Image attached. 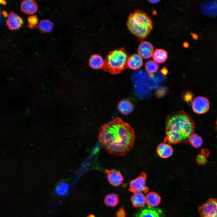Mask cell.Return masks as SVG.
<instances>
[{"label": "cell", "instance_id": "obj_7", "mask_svg": "<svg viewBox=\"0 0 217 217\" xmlns=\"http://www.w3.org/2000/svg\"><path fill=\"white\" fill-rule=\"evenodd\" d=\"M210 103L208 99L202 96L196 97L192 104L193 111L195 113L202 114L206 113L209 110Z\"/></svg>", "mask_w": 217, "mask_h": 217}, {"label": "cell", "instance_id": "obj_30", "mask_svg": "<svg viewBox=\"0 0 217 217\" xmlns=\"http://www.w3.org/2000/svg\"><path fill=\"white\" fill-rule=\"evenodd\" d=\"M0 3L2 4V5H5L6 3V1L2 0H0Z\"/></svg>", "mask_w": 217, "mask_h": 217}, {"label": "cell", "instance_id": "obj_8", "mask_svg": "<svg viewBox=\"0 0 217 217\" xmlns=\"http://www.w3.org/2000/svg\"><path fill=\"white\" fill-rule=\"evenodd\" d=\"M107 179L112 185L116 187L122 183L124 178L119 171L115 169H105Z\"/></svg>", "mask_w": 217, "mask_h": 217}, {"label": "cell", "instance_id": "obj_2", "mask_svg": "<svg viewBox=\"0 0 217 217\" xmlns=\"http://www.w3.org/2000/svg\"><path fill=\"white\" fill-rule=\"evenodd\" d=\"M194 131V122L189 114L184 111L174 112L167 117L164 142L175 144L188 142Z\"/></svg>", "mask_w": 217, "mask_h": 217}, {"label": "cell", "instance_id": "obj_12", "mask_svg": "<svg viewBox=\"0 0 217 217\" xmlns=\"http://www.w3.org/2000/svg\"><path fill=\"white\" fill-rule=\"evenodd\" d=\"M20 9L24 13L28 14H32L37 11L38 5L33 0H24L20 4Z\"/></svg>", "mask_w": 217, "mask_h": 217}, {"label": "cell", "instance_id": "obj_22", "mask_svg": "<svg viewBox=\"0 0 217 217\" xmlns=\"http://www.w3.org/2000/svg\"><path fill=\"white\" fill-rule=\"evenodd\" d=\"M69 188L68 183L65 181H62L57 185L55 188V192L58 195L63 196L68 193Z\"/></svg>", "mask_w": 217, "mask_h": 217}, {"label": "cell", "instance_id": "obj_27", "mask_svg": "<svg viewBox=\"0 0 217 217\" xmlns=\"http://www.w3.org/2000/svg\"><path fill=\"white\" fill-rule=\"evenodd\" d=\"M126 213L123 207H121L116 212L114 217H126Z\"/></svg>", "mask_w": 217, "mask_h": 217}, {"label": "cell", "instance_id": "obj_29", "mask_svg": "<svg viewBox=\"0 0 217 217\" xmlns=\"http://www.w3.org/2000/svg\"><path fill=\"white\" fill-rule=\"evenodd\" d=\"M2 13L3 14V16L5 17H8V14L7 13L6 11H3L2 12Z\"/></svg>", "mask_w": 217, "mask_h": 217}, {"label": "cell", "instance_id": "obj_9", "mask_svg": "<svg viewBox=\"0 0 217 217\" xmlns=\"http://www.w3.org/2000/svg\"><path fill=\"white\" fill-rule=\"evenodd\" d=\"M23 23L22 18L13 11L9 12L6 24L10 30H13L19 29L21 27Z\"/></svg>", "mask_w": 217, "mask_h": 217}, {"label": "cell", "instance_id": "obj_4", "mask_svg": "<svg viewBox=\"0 0 217 217\" xmlns=\"http://www.w3.org/2000/svg\"><path fill=\"white\" fill-rule=\"evenodd\" d=\"M129 56L124 47L109 52L105 59L102 68L112 74H119L127 68V63Z\"/></svg>", "mask_w": 217, "mask_h": 217}, {"label": "cell", "instance_id": "obj_14", "mask_svg": "<svg viewBox=\"0 0 217 217\" xmlns=\"http://www.w3.org/2000/svg\"><path fill=\"white\" fill-rule=\"evenodd\" d=\"M137 217H163V216L160 209L149 206L141 210Z\"/></svg>", "mask_w": 217, "mask_h": 217}, {"label": "cell", "instance_id": "obj_3", "mask_svg": "<svg viewBox=\"0 0 217 217\" xmlns=\"http://www.w3.org/2000/svg\"><path fill=\"white\" fill-rule=\"evenodd\" d=\"M127 25L130 32L139 40H143L149 34L153 28L152 20L145 12L137 10L130 14Z\"/></svg>", "mask_w": 217, "mask_h": 217}, {"label": "cell", "instance_id": "obj_24", "mask_svg": "<svg viewBox=\"0 0 217 217\" xmlns=\"http://www.w3.org/2000/svg\"><path fill=\"white\" fill-rule=\"evenodd\" d=\"M159 65L154 60L148 61L146 63L145 69L146 71L149 74L156 72L158 70Z\"/></svg>", "mask_w": 217, "mask_h": 217}, {"label": "cell", "instance_id": "obj_26", "mask_svg": "<svg viewBox=\"0 0 217 217\" xmlns=\"http://www.w3.org/2000/svg\"><path fill=\"white\" fill-rule=\"evenodd\" d=\"M197 160L199 164H204L206 162V156L202 154L198 155L197 157Z\"/></svg>", "mask_w": 217, "mask_h": 217}, {"label": "cell", "instance_id": "obj_10", "mask_svg": "<svg viewBox=\"0 0 217 217\" xmlns=\"http://www.w3.org/2000/svg\"><path fill=\"white\" fill-rule=\"evenodd\" d=\"M153 51V47L152 44L145 41L141 42L137 49L138 54L144 59H148L152 56Z\"/></svg>", "mask_w": 217, "mask_h": 217}, {"label": "cell", "instance_id": "obj_1", "mask_svg": "<svg viewBox=\"0 0 217 217\" xmlns=\"http://www.w3.org/2000/svg\"><path fill=\"white\" fill-rule=\"evenodd\" d=\"M135 138L134 129L117 117L102 125L98 140L102 147L110 154L124 156L133 147Z\"/></svg>", "mask_w": 217, "mask_h": 217}, {"label": "cell", "instance_id": "obj_21", "mask_svg": "<svg viewBox=\"0 0 217 217\" xmlns=\"http://www.w3.org/2000/svg\"><path fill=\"white\" fill-rule=\"evenodd\" d=\"M37 27L41 33H48L52 31L53 27V24L49 20L44 19L38 23Z\"/></svg>", "mask_w": 217, "mask_h": 217}, {"label": "cell", "instance_id": "obj_11", "mask_svg": "<svg viewBox=\"0 0 217 217\" xmlns=\"http://www.w3.org/2000/svg\"><path fill=\"white\" fill-rule=\"evenodd\" d=\"M157 155L162 159H167L171 156L173 153V149L170 144L166 143H160L157 146Z\"/></svg>", "mask_w": 217, "mask_h": 217}, {"label": "cell", "instance_id": "obj_5", "mask_svg": "<svg viewBox=\"0 0 217 217\" xmlns=\"http://www.w3.org/2000/svg\"><path fill=\"white\" fill-rule=\"evenodd\" d=\"M200 217H217V199L210 198L198 208Z\"/></svg>", "mask_w": 217, "mask_h": 217}, {"label": "cell", "instance_id": "obj_19", "mask_svg": "<svg viewBox=\"0 0 217 217\" xmlns=\"http://www.w3.org/2000/svg\"><path fill=\"white\" fill-rule=\"evenodd\" d=\"M119 195L115 193L108 194L105 196L104 202L106 206L114 207L116 206L119 203Z\"/></svg>", "mask_w": 217, "mask_h": 217}, {"label": "cell", "instance_id": "obj_28", "mask_svg": "<svg viewBox=\"0 0 217 217\" xmlns=\"http://www.w3.org/2000/svg\"><path fill=\"white\" fill-rule=\"evenodd\" d=\"M150 3H157L159 2V0H149L148 1Z\"/></svg>", "mask_w": 217, "mask_h": 217}, {"label": "cell", "instance_id": "obj_25", "mask_svg": "<svg viewBox=\"0 0 217 217\" xmlns=\"http://www.w3.org/2000/svg\"><path fill=\"white\" fill-rule=\"evenodd\" d=\"M28 26L30 28H33L38 24V20L36 15H32L30 16L27 18Z\"/></svg>", "mask_w": 217, "mask_h": 217}, {"label": "cell", "instance_id": "obj_16", "mask_svg": "<svg viewBox=\"0 0 217 217\" xmlns=\"http://www.w3.org/2000/svg\"><path fill=\"white\" fill-rule=\"evenodd\" d=\"M104 60L102 57L98 54L92 55L89 59V65L93 69H98L102 68Z\"/></svg>", "mask_w": 217, "mask_h": 217}, {"label": "cell", "instance_id": "obj_32", "mask_svg": "<svg viewBox=\"0 0 217 217\" xmlns=\"http://www.w3.org/2000/svg\"><path fill=\"white\" fill-rule=\"evenodd\" d=\"M215 124H216V129L217 131V119H216V121Z\"/></svg>", "mask_w": 217, "mask_h": 217}, {"label": "cell", "instance_id": "obj_15", "mask_svg": "<svg viewBox=\"0 0 217 217\" xmlns=\"http://www.w3.org/2000/svg\"><path fill=\"white\" fill-rule=\"evenodd\" d=\"M117 107L120 112L124 115L129 114L133 112L134 109L132 103L129 100L126 99L120 101Z\"/></svg>", "mask_w": 217, "mask_h": 217}, {"label": "cell", "instance_id": "obj_18", "mask_svg": "<svg viewBox=\"0 0 217 217\" xmlns=\"http://www.w3.org/2000/svg\"><path fill=\"white\" fill-rule=\"evenodd\" d=\"M146 203L151 207L158 205L161 201V198L157 193L151 192L147 193L146 197Z\"/></svg>", "mask_w": 217, "mask_h": 217}, {"label": "cell", "instance_id": "obj_13", "mask_svg": "<svg viewBox=\"0 0 217 217\" xmlns=\"http://www.w3.org/2000/svg\"><path fill=\"white\" fill-rule=\"evenodd\" d=\"M143 64L142 58L138 54H134L129 56L127 61V68L136 70L140 68Z\"/></svg>", "mask_w": 217, "mask_h": 217}, {"label": "cell", "instance_id": "obj_17", "mask_svg": "<svg viewBox=\"0 0 217 217\" xmlns=\"http://www.w3.org/2000/svg\"><path fill=\"white\" fill-rule=\"evenodd\" d=\"M133 205L136 207L143 206L146 203V197L142 192L134 193L131 198Z\"/></svg>", "mask_w": 217, "mask_h": 217}, {"label": "cell", "instance_id": "obj_23", "mask_svg": "<svg viewBox=\"0 0 217 217\" xmlns=\"http://www.w3.org/2000/svg\"><path fill=\"white\" fill-rule=\"evenodd\" d=\"M188 142L193 147L198 148L202 145L203 140L202 137L198 134L193 133L188 139Z\"/></svg>", "mask_w": 217, "mask_h": 217}, {"label": "cell", "instance_id": "obj_6", "mask_svg": "<svg viewBox=\"0 0 217 217\" xmlns=\"http://www.w3.org/2000/svg\"><path fill=\"white\" fill-rule=\"evenodd\" d=\"M147 176L144 172H142L135 179L129 183V190L132 192L147 193L149 189L146 186Z\"/></svg>", "mask_w": 217, "mask_h": 217}, {"label": "cell", "instance_id": "obj_20", "mask_svg": "<svg viewBox=\"0 0 217 217\" xmlns=\"http://www.w3.org/2000/svg\"><path fill=\"white\" fill-rule=\"evenodd\" d=\"M168 53L164 49H157L153 52L152 57L153 60L157 63L164 62L168 58Z\"/></svg>", "mask_w": 217, "mask_h": 217}, {"label": "cell", "instance_id": "obj_31", "mask_svg": "<svg viewBox=\"0 0 217 217\" xmlns=\"http://www.w3.org/2000/svg\"><path fill=\"white\" fill-rule=\"evenodd\" d=\"M87 217H96L93 214H90L87 216Z\"/></svg>", "mask_w": 217, "mask_h": 217}]
</instances>
